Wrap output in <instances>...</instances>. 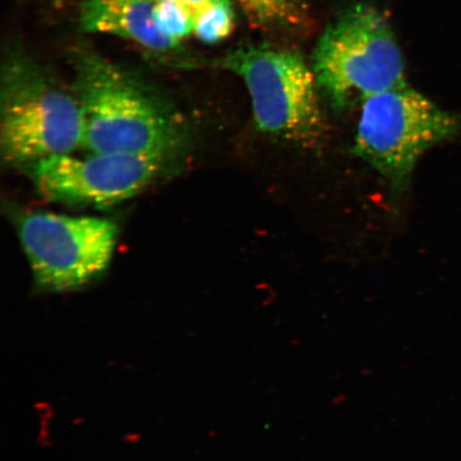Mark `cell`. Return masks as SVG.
Masks as SVG:
<instances>
[{"label":"cell","mask_w":461,"mask_h":461,"mask_svg":"<svg viewBox=\"0 0 461 461\" xmlns=\"http://www.w3.org/2000/svg\"><path fill=\"white\" fill-rule=\"evenodd\" d=\"M72 68L86 152L173 158L186 146L180 112L134 75L89 50L75 51Z\"/></svg>","instance_id":"1"},{"label":"cell","mask_w":461,"mask_h":461,"mask_svg":"<svg viewBox=\"0 0 461 461\" xmlns=\"http://www.w3.org/2000/svg\"><path fill=\"white\" fill-rule=\"evenodd\" d=\"M84 121L77 95L31 57L10 54L2 74L0 148L5 164L24 169L83 148Z\"/></svg>","instance_id":"2"},{"label":"cell","mask_w":461,"mask_h":461,"mask_svg":"<svg viewBox=\"0 0 461 461\" xmlns=\"http://www.w3.org/2000/svg\"><path fill=\"white\" fill-rule=\"evenodd\" d=\"M317 88L338 111L406 84L405 66L385 17L357 5L328 26L312 58Z\"/></svg>","instance_id":"3"},{"label":"cell","mask_w":461,"mask_h":461,"mask_svg":"<svg viewBox=\"0 0 461 461\" xmlns=\"http://www.w3.org/2000/svg\"><path fill=\"white\" fill-rule=\"evenodd\" d=\"M460 135V114L405 84L363 101L354 152L401 192L426 151Z\"/></svg>","instance_id":"4"},{"label":"cell","mask_w":461,"mask_h":461,"mask_svg":"<svg viewBox=\"0 0 461 461\" xmlns=\"http://www.w3.org/2000/svg\"><path fill=\"white\" fill-rule=\"evenodd\" d=\"M222 65L244 80L264 134L304 148L324 140L326 121L314 74L296 51L247 46L230 51Z\"/></svg>","instance_id":"5"},{"label":"cell","mask_w":461,"mask_h":461,"mask_svg":"<svg viewBox=\"0 0 461 461\" xmlns=\"http://www.w3.org/2000/svg\"><path fill=\"white\" fill-rule=\"evenodd\" d=\"M16 224L34 282L49 292L77 290L105 272L119 235L118 224L102 217L32 212Z\"/></svg>","instance_id":"6"},{"label":"cell","mask_w":461,"mask_h":461,"mask_svg":"<svg viewBox=\"0 0 461 461\" xmlns=\"http://www.w3.org/2000/svg\"><path fill=\"white\" fill-rule=\"evenodd\" d=\"M173 158L152 155H55L23 169L38 193L74 206H113L135 197L163 175Z\"/></svg>","instance_id":"7"},{"label":"cell","mask_w":461,"mask_h":461,"mask_svg":"<svg viewBox=\"0 0 461 461\" xmlns=\"http://www.w3.org/2000/svg\"><path fill=\"white\" fill-rule=\"evenodd\" d=\"M153 0H86L80 25L86 32L114 34L149 50L168 53L180 43L159 32Z\"/></svg>","instance_id":"8"},{"label":"cell","mask_w":461,"mask_h":461,"mask_svg":"<svg viewBox=\"0 0 461 461\" xmlns=\"http://www.w3.org/2000/svg\"><path fill=\"white\" fill-rule=\"evenodd\" d=\"M195 16L197 13L193 7L176 0L155 3V24L161 33L177 43L194 32Z\"/></svg>","instance_id":"9"},{"label":"cell","mask_w":461,"mask_h":461,"mask_svg":"<svg viewBox=\"0 0 461 461\" xmlns=\"http://www.w3.org/2000/svg\"><path fill=\"white\" fill-rule=\"evenodd\" d=\"M234 28L230 0H221L201 10L195 17L194 33L202 42L218 43L230 36Z\"/></svg>","instance_id":"10"},{"label":"cell","mask_w":461,"mask_h":461,"mask_svg":"<svg viewBox=\"0 0 461 461\" xmlns=\"http://www.w3.org/2000/svg\"><path fill=\"white\" fill-rule=\"evenodd\" d=\"M248 20L257 27L294 23L298 20L297 0H239Z\"/></svg>","instance_id":"11"},{"label":"cell","mask_w":461,"mask_h":461,"mask_svg":"<svg viewBox=\"0 0 461 461\" xmlns=\"http://www.w3.org/2000/svg\"><path fill=\"white\" fill-rule=\"evenodd\" d=\"M153 2L157 3L160 2V0H153ZM176 2H181L190 5V7H193L195 10V13L198 14L201 10L209 7V5L212 4L221 2V0H176Z\"/></svg>","instance_id":"12"}]
</instances>
